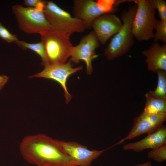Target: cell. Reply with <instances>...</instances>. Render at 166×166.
<instances>
[{
    "label": "cell",
    "instance_id": "obj_3",
    "mask_svg": "<svg viewBox=\"0 0 166 166\" xmlns=\"http://www.w3.org/2000/svg\"><path fill=\"white\" fill-rule=\"evenodd\" d=\"M40 34L44 47L46 65L66 63L73 47L70 39L71 35L51 29Z\"/></svg>",
    "mask_w": 166,
    "mask_h": 166
},
{
    "label": "cell",
    "instance_id": "obj_23",
    "mask_svg": "<svg viewBox=\"0 0 166 166\" xmlns=\"http://www.w3.org/2000/svg\"><path fill=\"white\" fill-rule=\"evenodd\" d=\"M8 77L4 75H0V90L7 82Z\"/></svg>",
    "mask_w": 166,
    "mask_h": 166
},
{
    "label": "cell",
    "instance_id": "obj_5",
    "mask_svg": "<svg viewBox=\"0 0 166 166\" xmlns=\"http://www.w3.org/2000/svg\"><path fill=\"white\" fill-rule=\"evenodd\" d=\"M136 9L132 24L134 38L140 41L153 38L156 21L155 9L148 0H132Z\"/></svg>",
    "mask_w": 166,
    "mask_h": 166
},
{
    "label": "cell",
    "instance_id": "obj_14",
    "mask_svg": "<svg viewBox=\"0 0 166 166\" xmlns=\"http://www.w3.org/2000/svg\"><path fill=\"white\" fill-rule=\"evenodd\" d=\"M142 54L146 57L145 62L148 70L154 73L158 70L166 71V44L161 45L154 42Z\"/></svg>",
    "mask_w": 166,
    "mask_h": 166
},
{
    "label": "cell",
    "instance_id": "obj_20",
    "mask_svg": "<svg viewBox=\"0 0 166 166\" xmlns=\"http://www.w3.org/2000/svg\"><path fill=\"white\" fill-rule=\"evenodd\" d=\"M149 2L156 10L157 9L160 20L166 21V2L164 0H150Z\"/></svg>",
    "mask_w": 166,
    "mask_h": 166
},
{
    "label": "cell",
    "instance_id": "obj_1",
    "mask_svg": "<svg viewBox=\"0 0 166 166\" xmlns=\"http://www.w3.org/2000/svg\"><path fill=\"white\" fill-rule=\"evenodd\" d=\"M19 150L26 161L37 166H77L63 149L58 140L44 134L24 137Z\"/></svg>",
    "mask_w": 166,
    "mask_h": 166
},
{
    "label": "cell",
    "instance_id": "obj_12",
    "mask_svg": "<svg viewBox=\"0 0 166 166\" xmlns=\"http://www.w3.org/2000/svg\"><path fill=\"white\" fill-rule=\"evenodd\" d=\"M122 23L120 18L112 13L104 14L92 22L91 27L100 43L105 44L112 36L121 29Z\"/></svg>",
    "mask_w": 166,
    "mask_h": 166
},
{
    "label": "cell",
    "instance_id": "obj_4",
    "mask_svg": "<svg viewBox=\"0 0 166 166\" xmlns=\"http://www.w3.org/2000/svg\"><path fill=\"white\" fill-rule=\"evenodd\" d=\"M44 12L53 30L72 35L87 29L82 21L72 17L52 1H47Z\"/></svg>",
    "mask_w": 166,
    "mask_h": 166
},
{
    "label": "cell",
    "instance_id": "obj_19",
    "mask_svg": "<svg viewBox=\"0 0 166 166\" xmlns=\"http://www.w3.org/2000/svg\"><path fill=\"white\" fill-rule=\"evenodd\" d=\"M154 42L162 41L166 43V21L156 20L154 27Z\"/></svg>",
    "mask_w": 166,
    "mask_h": 166
},
{
    "label": "cell",
    "instance_id": "obj_2",
    "mask_svg": "<svg viewBox=\"0 0 166 166\" xmlns=\"http://www.w3.org/2000/svg\"><path fill=\"white\" fill-rule=\"evenodd\" d=\"M136 9L134 3L130 5L127 10L121 14L122 25L120 30L111 39L104 50L107 58L113 60L125 54L130 49L134 43L132 27Z\"/></svg>",
    "mask_w": 166,
    "mask_h": 166
},
{
    "label": "cell",
    "instance_id": "obj_6",
    "mask_svg": "<svg viewBox=\"0 0 166 166\" xmlns=\"http://www.w3.org/2000/svg\"><path fill=\"white\" fill-rule=\"evenodd\" d=\"M12 10L19 28L26 33L40 34L51 29L44 10L19 5L13 6Z\"/></svg>",
    "mask_w": 166,
    "mask_h": 166
},
{
    "label": "cell",
    "instance_id": "obj_10",
    "mask_svg": "<svg viewBox=\"0 0 166 166\" xmlns=\"http://www.w3.org/2000/svg\"><path fill=\"white\" fill-rule=\"evenodd\" d=\"M73 12L74 17L84 23L87 29L91 28L92 22L97 17L110 13L103 0H73Z\"/></svg>",
    "mask_w": 166,
    "mask_h": 166
},
{
    "label": "cell",
    "instance_id": "obj_9",
    "mask_svg": "<svg viewBox=\"0 0 166 166\" xmlns=\"http://www.w3.org/2000/svg\"><path fill=\"white\" fill-rule=\"evenodd\" d=\"M166 120V113L149 114L143 112L134 118L131 130L127 136L114 145L120 144L142 134L152 132L163 125Z\"/></svg>",
    "mask_w": 166,
    "mask_h": 166
},
{
    "label": "cell",
    "instance_id": "obj_22",
    "mask_svg": "<svg viewBox=\"0 0 166 166\" xmlns=\"http://www.w3.org/2000/svg\"><path fill=\"white\" fill-rule=\"evenodd\" d=\"M47 1L42 0H25L23 4L29 7L44 10Z\"/></svg>",
    "mask_w": 166,
    "mask_h": 166
},
{
    "label": "cell",
    "instance_id": "obj_15",
    "mask_svg": "<svg viewBox=\"0 0 166 166\" xmlns=\"http://www.w3.org/2000/svg\"><path fill=\"white\" fill-rule=\"evenodd\" d=\"M143 112L149 114L166 113V100L153 97L146 93Z\"/></svg>",
    "mask_w": 166,
    "mask_h": 166
},
{
    "label": "cell",
    "instance_id": "obj_17",
    "mask_svg": "<svg viewBox=\"0 0 166 166\" xmlns=\"http://www.w3.org/2000/svg\"><path fill=\"white\" fill-rule=\"evenodd\" d=\"M19 47L23 49H30L38 55L42 59V64L45 66L46 64L44 47L42 42L37 43H30L18 40L15 42Z\"/></svg>",
    "mask_w": 166,
    "mask_h": 166
},
{
    "label": "cell",
    "instance_id": "obj_8",
    "mask_svg": "<svg viewBox=\"0 0 166 166\" xmlns=\"http://www.w3.org/2000/svg\"><path fill=\"white\" fill-rule=\"evenodd\" d=\"M83 67H73L72 62L69 60L63 64L46 65L41 72L30 77H42L50 79L59 83L63 89L66 103L71 100L72 96L69 92L66 86L68 79L71 75L82 70Z\"/></svg>",
    "mask_w": 166,
    "mask_h": 166
},
{
    "label": "cell",
    "instance_id": "obj_16",
    "mask_svg": "<svg viewBox=\"0 0 166 166\" xmlns=\"http://www.w3.org/2000/svg\"><path fill=\"white\" fill-rule=\"evenodd\" d=\"M166 71L158 70L156 72L158 76L156 88L150 90L147 93L151 97L166 100Z\"/></svg>",
    "mask_w": 166,
    "mask_h": 166
},
{
    "label": "cell",
    "instance_id": "obj_7",
    "mask_svg": "<svg viewBox=\"0 0 166 166\" xmlns=\"http://www.w3.org/2000/svg\"><path fill=\"white\" fill-rule=\"evenodd\" d=\"M100 43L93 31L83 36L79 44L73 46L69 60L77 64L80 60L84 61L86 64V73L91 74L93 70L92 62L98 56L96 53Z\"/></svg>",
    "mask_w": 166,
    "mask_h": 166
},
{
    "label": "cell",
    "instance_id": "obj_21",
    "mask_svg": "<svg viewBox=\"0 0 166 166\" xmlns=\"http://www.w3.org/2000/svg\"><path fill=\"white\" fill-rule=\"evenodd\" d=\"M0 38L8 42H15L18 40L16 36L11 33L0 22Z\"/></svg>",
    "mask_w": 166,
    "mask_h": 166
},
{
    "label": "cell",
    "instance_id": "obj_11",
    "mask_svg": "<svg viewBox=\"0 0 166 166\" xmlns=\"http://www.w3.org/2000/svg\"><path fill=\"white\" fill-rule=\"evenodd\" d=\"M60 145L77 166H89L92 162L113 145L105 149L91 150L77 142L58 140Z\"/></svg>",
    "mask_w": 166,
    "mask_h": 166
},
{
    "label": "cell",
    "instance_id": "obj_13",
    "mask_svg": "<svg viewBox=\"0 0 166 166\" xmlns=\"http://www.w3.org/2000/svg\"><path fill=\"white\" fill-rule=\"evenodd\" d=\"M166 144V126L164 124L155 131L137 141L124 145V150H132L139 152L147 149L156 148Z\"/></svg>",
    "mask_w": 166,
    "mask_h": 166
},
{
    "label": "cell",
    "instance_id": "obj_18",
    "mask_svg": "<svg viewBox=\"0 0 166 166\" xmlns=\"http://www.w3.org/2000/svg\"><path fill=\"white\" fill-rule=\"evenodd\" d=\"M148 158L161 163L166 160V144L152 149L147 153Z\"/></svg>",
    "mask_w": 166,
    "mask_h": 166
},
{
    "label": "cell",
    "instance_id": "obj_24",
    "mask_svg": "<svg viewBox=\"0 0 166 166\" xmlns=\"http://www.w3.org/2000/svg\"><path fill=\"white\" fill-rule=\"evenodd\" d=\"M134 166H152L151 161H148L143 163L139 164Z\"/></svg>",
    "mask_w": 166,
    "mask_h": 166
}]
</instances>
